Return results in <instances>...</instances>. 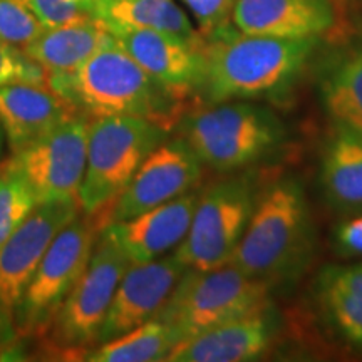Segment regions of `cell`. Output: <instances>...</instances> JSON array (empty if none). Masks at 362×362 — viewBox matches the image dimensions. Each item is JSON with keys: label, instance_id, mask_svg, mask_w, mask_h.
I'll use <instances>...</instances> for the list:
<instances>
[{"label": "cell", "instance_id": "obj_28", "mask_svg": "<svg viewBox=\"0 0 362 362\" xmlns=\"http://www.w3.org/2000/svg\"><path fill=\"white\" fill-rule=\"evenodd\" d=\"M45 27L93 16V0H19Z\"/></svg>", "mask_w": 362, "mask_h": 362}, {"label": "cell", "instance_id": "obj_27", "mask_svg": "<svg viewBox=\"0 0 362 362\" xmlns=\"http://www.w3.org/2000/svg\"><path fill=\"white\" fill-rule=\"evenodd\" d=\"M16 83L47 86V74L19 49L0 42V86Z\"/></svg>", "mask_w": 362, "mask_h": 362}, {"label": "cell", "instance_id": "obj_8", "mask_svg": "<svg viewBox=\"0 0 362 362\" xmlns=\"http://www.w3.org/2000/svg\"><path fill=\"white\" fill-rule=\"evenodd\" d=\"M131 262L112 240L99 232L93 255L78 285L40 334L47 349L56 354L81 356L96 346L116 287Z\"/></svg>", "mask_w": 362, "mask_h": 362}, {"label": "cell", "instance_id": "obj_1", "mask_svg": "<svg viewBox=\"0 0 362 362\" xmlns=\"http://www.w3.org/2000/svg\"><path fill=\"white\" fill-rule=\"evenodd\" d=\"M319 39L253 35L233 24L202 35L203 74L198 106L255 101L282 94L296 83Z\"/></svg>", "mask_w": 362, "mask_h": 362}, {"label": "cell", "instance_id": "obj_26", "mask_svg": "<svg viewBox=\"0 0 362 362\" xmlns=\"http://www.w3.org/2000/svg\"><path fill=\"white\" fill-rule=\"evenodd\" d=\"M45 25L19 0H0V42L24 49L42 34Z\"/></svg>", "mask_w": 362, "mask_h": 362}, {"label": "cell", "instance_id": "obj_18", "mask_svg": "<svg viewBox=\"0 0 362 362\" xmlns=\"http://www.w3.org/2000/svg\"><path fill=\"white\" fill-rule=\"evenodd\" d=\"M74 115L78 112L47 86H0V126L12 153L37 141Z\"/></svg>", "mask_w": 362, "mask_h": 362}, {"label": "cell", "instance_id": "obj_15", "mask_svg": "<svg viewBox=\"0 0 362 362\" xmlns=\"http://www.w3.org/2000/svg\"><path fill=\"white\" fill-rule=\"evenodd\" d=\"M198 198L200 192H188L129 220L106 223L101 232L123 250L131 264L156 260L187 237Z\"/></svg>", "mask_w": 362, "mask_h": 362}, {"label": "cell", "instance_id": "obj_17", "mask_svg": "<svg viewBox=\"0 0 362 362\" xmlns=\"http://www.w3.org/2000/svg\"><path fill=\"white\" fill-rule=\"evenodd\" d=\"M336 22L330 0H237L232 24L253 35L319 39Z\"/></svg>", "mask_w": 362, "mask_h": 362}, {"label": "cell", "instance_id": "obj_3", "mask_svg": "<svg viewBox=\"0 0 362 362\" xmlns=\"http://www.w3.org/2000/svg\"><path fill=\"white\" fill-rule=\"evenodd\" d=\"M314 252L315 226L304 188L284 178L259 194L230 264L272 288L300 277Z\"/></svg>", "mask_w": 362, "mask_h": 362}, {"label": "cell", "instance_id": "obj_19", "mask_svg": "<svg viewBox=\"0 0 362 362\" xmlns=\"http://www.w3.org/2000/svg\"><path fill=\"white\" fill-rule=\"evenodd\" d=\"M111 40L112 34L101 21L86 16L61 25L45 27L22 52L42 67L47 76L69 74Z\"/></svg>", "mask_w": 362, "mask_h": 362}, {"label": "cell", "instance_id": "obj_6", "mask_svg": "<svg viewBox=\"0 0 362 362\" xmlns=\"http://www.w3.org/2000/svg\"><path fill=\"white\" fill-rule=\"evenodd\" d=\"M168 136L170 131L143 117L107 116L90 121L81 210L94 215L110 206Z\"/></svg>", "mask_w": 362, "mask_h": 362}, {"label": "cell", "instance_id": "obj_16", "mask_svg": "<svg viewBox=\"0 0 362 362\" xmlns=\"http://www.w3.org/2000/svg\"><path fill=\"white\" fill-rule=\"evenodd\" d=\"M279 319L270 305L238 317L180 342L170 362H250L260 359L274 344Z\"/></svg>", "mask_w": 362, "mask_h": 362}, {"label": "cell", "instance_id": "obj_32", "mask_svg": "<svg viewBox=\"0 0 362 362\" xmlns=\"http://www.w3.org/2000/svg\"><path fill=\"white\" fill-rule=\"evenodd\" d=\"M4 143H6V134H4L2 126H0V163H2V156H4Z\"/></svg>", "mask_w": 362, "mask_h": 362}, {"label": "cell", "instance_id": "obj_20", "mask_svg": "<svg viewBox=\"0 0 362 362\" xmlns=\"http://www.w3.org/2000/svg\"><path fill=\"white\" fill-rule=\"evenodd\" d=\"M320 185L337 214H362V136L336 126L322 156Z\"/></svg>", "mask_w": 362, "mask_h": 362}, {"label": "cell", "instance_id": "obj_10", "mask_svg": "<svg viewBox=\"0 0 362 362\" xmlns=\"http://www.w3.org/2000/svg\"><path fill=\"white\" fill-rule=\"evenodd\" d=\"M89 124V117L74 115L37 141L12 153L2 168L29 185L37 205L79 202L88 163Z\"/></svg>", "mask_w": 362, "mask_h": 362}, {"label": "cell", "instance_id": "obj_12", "mask_svg": "<svg viewBox=\"0 0 362 362\" xmlns=\"http://www.w3.org/2000/svg\"><path fill=\"white\" fill-rule=\"evenodd\" d=\"M187 269L176 253L144 264H131L116 287L99 329L96 346L156 319Z\"/></svg>", "mask_w": 362, "mask_h": 362}, {"label": "cell", "instance_id": "obj_14", "mask_svg": "<svg viewBox=\"0 0 362 362\" xmlns=\"http://www.w3.org/2000/svg\"><path fill=\"white\" fill-rule=\"evenodd\" d=\"M107 30L149 76L188 103L197 99L203 74L202 42L151 29L107 27Z\"/></svg>", "mask_w": 362, "mask_h": 362}, {"label": "cell", "instance_id": "obj_2", "mask_svg": "<svg viewBox=\"0 0 362 362\" xmlns=\"http://www.w3.org/2000/svg\"><path fill=\"white\" fill-rule=\"evenodd\" d=\"M47 88L78 115L94 119L134 116L171 131L189 111L187 99L149 76L115 35L76 71L47 76Z\"/></svg>", "mask_w": 362, "mask_h": 362}, {"label": "cell", "instance_id": "obj_23", "mask_svg": "<svg viewBox=\"0 0 362 362\" xmlns=\"http://www.w3.org/2000/svg\"><path fill=\"white\" fill-rule=\"evenodd\" d=\"M320 94L334 126L362 136V47L330 66L320 83Z\"/></svg>", "mask_w": 362, "mask_h": 362}, {"label": "cell", "instance_id": "obj_7", "mask_svg": "<svg viewBox=\"0 0 362 362\" xmlns=\"http://www.w3.org/2000/svg\"><path fill=\"white\" fill-rule=\"evenodd\" d=\"M88 215V214H86ZM96 214L67 223L40 260L37 270L12 310L21 336H40L83 277L104 221Z\"/></svg>", "mask_w": 362, "mask_h": 362}, {"label": "cell", "instance_id": "obj_29", "mask_svg": "<svg viewBox=\"0 0 362 362\" xmlns=\"http://www.w3.org/2000/svg\"><path fill=\"white\" fill-rule=\"evenodd\" d=\"M188 7L198 30L206 35L220 27L232 24V12L237 0H181Z\"/></svg>", "mask_w": 362, "mask_h": 362}, {"label": "cell", "instance_id": "obj_9", "mask_svg": "<svg viewBox=\"0 0 362 362\" xmlns=\"http://www.w3.org/2000/svg\"><path fill=\"white\" fill-rule=\"evenodd\" d=\"M259 193L250 175H235L200 193L187 237L176 257L188 269L211 270L232 262Z\"/></svg>", "mask_w": 362, "mask_h": 362}, {"label": "cell", "instance_id": "obj_22", "mask_svg": "<svg viewBox=\"0 0 362 362\" xmlns=\"http://www.w3.org/2000/svg\"><path fill=\"white\" fill-rule=\"evenodd\" d=\"M93 16L106 27L151 29L202 42L200 30L175 0H93Z\"/></svg>", "mask_w": 362, "mask_h": 362}, {"label": "cell", "instance_id": "obj_31", "mask_svg": "<svg viewBox=\"0 0 362 362\" xmlns=\"http://www.w3.org/2000/svg\"><path fill=\"white\" fill-rule=\"evenodd\" d=\"M16 334L17 330H16V325H13L12 314L11 312L0 310V346L12 342L13 337H16Z\"/></svg>", "mask_w": 362, "mask_h": 362}, {"label": "cell", "instance_id": "obj_11", "mask_svg": "<svg viewBox=\"0 0 362 362\" xmlns=\"http://www.w3.org/2000/svg\"><path fill=\"white\" fill-rule=\"evenodd\" d=\"M203 163L181 136L165 139L141 163L128 187L110 205L106 223L129 220L192 192L202 178Z\"/></svg>", "mask_w": 362, "mask_h": 362}, {"label": "cell", "instance_id": "obj_4", "mask_svg": "<svg viewBox=\"0 0 362 362\" xmlns=\"http://www.w3.org/2000/svg\"><path fill=\"white\" fill-rule=\"evenodd\" d=\"M176 129L203 166L220 173H233L265 160L287 139L279 116L252 101L197 106L185 112Z\"/></svg>", "mask_w": 362, "mask_h": 362}, {"label": "cell", "instance_id": "obj_21", "mask_svg": "<svg viewBox=\"0 0 362 362\" xmlns=\"http://www.w3.org/2000/svg\"><path fill=\"white\" fill-rule=\"evenodd\" d=\"M317 298L344 341L362 352V262L320 272Z\"/></svg>", "mask_w": 362, "mask_h": 362}, {"label": "cell", "instance_id": "obj_25", "mask_svg": "<svg viewBox=\"0 0 362 362\" xmlns=\"http://www.w3.org/2000/svg\"><path fill=\"white\" fill-rule=\"evenodd\" d=\"M37 206L33 189L12 171L0 168V248Z\"/></svg>", "mask_w": 362, "mask_h": 362}, {"label": "cell", "instance_id": "obj_5", "mask_svg": "<svg viewBox=\"0 0 362 362\" xmlns=\"http://www.w3.org/2000/svg\"><path fill=\"white\" fill-rule=\"evenodd\" d=\"M269 292V285L232 264L211 270L187 269L156 319L168 324L183 342L270 305Z\"/></svg>", "mask_w": 362, "mask_h": 362}, {"label": "cell", "instance_id": "obj_13", "mask_svg": "<svg viewBox=\"0 0 362 362\" xmlns=\"http://www.w3.org/2000/svg\"><path fill=\"white\" fill-rule=\"evenodd\" d=\"M78 215L79 202L42 203L4 243L0 248V310L12 314L52 240Z\"/></svg>", "mask_w": 362, "mask_h": 362}, {"label": "cell", "instance_id": "obj_24", "mask_svg": "<svg viewBox=\"0 0 362 362\" xmlns=\"http://www.w3.org/2000/svg\"><path fill=\"white\" fill-rule=\"evenodd\" d=\"M178 337L168 324L151 319L112 341L98 344L83 354L89 362H156L166 361L178 346Z\"/></svg>", "mask_w": 362, "mask_h": 362}, {"label": "cell", "instance_id": "obj_30", "mask_svg": "<svg viewBox=\"0 0 362 362\" xmlns=\"http://www.w3.org/2000/svg\"><path fill=\"white\" fill-rule=\"evenodd\" d=\"M336 250L344 257H362V214L352 215L334 230Z\"/></svg>", "mask_w": 362, "mask_h": 362}]
</instances>
